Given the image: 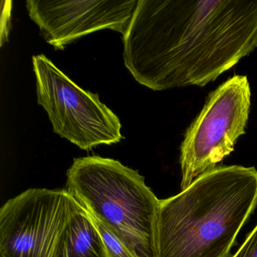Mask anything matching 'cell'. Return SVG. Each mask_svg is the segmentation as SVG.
<instances>
[{
  "mask_svg": "<svg viewBox=\"0 0 257 257\" xmlns=\"http://www.w3.org/2000/svg\"><path fill=\"white\" fill-rule=\"evenodd\" d=\"M125 67L153 91L204 86L257 48V0H139Z\"/></svg>",
  "mask_w": 257,
  "mask_h": 257,
  "instance_id": "6da1fadb",
  "label": "cell"
},
{
  "mask_svg": "<svg viewBox=\"0 0 257 257\" xmlns=\"http://www.w3.org/2000/svg\"><path fill=\"white\" fill-rule=\"evenodd\" d=\"M257 206V170L216 167L189 187L160 200L158 257H230Z\"/></svg>",
  "mask_w": 257,
  "mask_h": 257,
  "instance_id": "7a4b0ae2",
  "label": "cell"
},
{
  "mask_svg": "<svg viewBox=\"0 0 257 257\" xmlns=\"http://www.w3.org/2000/svg\"><path fill=\"white\" fill-rule=\"evenodd\" d=\"M66 186L135 257H158L160 200L138 171L109 158H78L67 171Z\"/></svg>",
  "mask_w": 257,
  "mask_h": 257,
  "instance_id": "3957f363",
  "label": "cell"
},
{
  "mask_svg": "<svg viewBox=\"0 0 257 257\" xmlns=\"http://www.w3.org/2000/svg\"><path fill=\"white\" fill-rule=\"evenodd\" d=\"M37 103L47 112L53 131L84 150L123 139L118 117L97 94L73 82L44 55L33 57Z\"/></svg>",
  "mask_w": 257,
  "mask_h": 257,
  "instance_id": "277c9868",
  "label": "cell"
},
{
  "mask_svg": "<svg viewBox=\"0 0 257 257\" xmlns=\"http://www.w3.org/2000/svg\"><path fill=\"white\" fill-rule=\"evenodd\" d=\"M250 100L246 76H233L209 94L180 147L181 190L216 168L234 150V144L245 134Z\"/></svg>",
  "mask_w": 257,
  "mask_h": 257,
  "instance_id": "5b68a950",
  "label": "cell"
},
{
  "mask_svg": "<svg viewBox=\"0 0 257 257\" xmlns=\"http://www.w3.org/2000/svg\"><path fill=\"white\" fill-rule=\"evenodd\" d=\"M64 189H29L0 209V257H59L82 208Z\"/></svg>",
  "mask_w": 257,
  "mask_h": 257,
  "instance_id": "8992f818",
  "label": "cell"
},
{
  "mask_svg": "<svg viewBox=\"0 0 257 257\" xmlns=\"http://www.w3.org/2000/svg\"><path fill=\"white\" fill-rule=\"evenodd\" d=\"M138 1L28 0L30 18L56 49L91 33L110 29L125 34Z\"/></svg>",
  "mask_w": 257,
  "mask_h": 257,
  "instance_id": "52a82bcc",
  "label": "cell"
},
{
  "mask_svg": "<svg viewBox=\"0 0 257 257\" xmlns=\"http://www.w3.org/2000/svg\"><path fill=\"white\" fill-rule=\"evenodd\" d=\"M59 257H108L101 237L83 207L69 225Z\"/></svg>",
  "mask_w": 257,
  "mask_h": 257,
  "instance_id": "ba28073f",
  "label": "cell"
},
{
  "mask_svg": "<svg viewBox=\"0 0 257 257\" xmlns=\"http://www.w3.org/2000/svg\"><path fill=\"white\" fill-rule=\"evenodd\" d=\"M89 215L104 243L108 257H135L126 245L106 225Z\"/></svg>",
  "mask_w": 257,
  "mask_h": 257,
  "instance_id": "9c48e42d",
  "label": "cell"
},
{
  "mask_svg": "<svg viewBox=\"0 0 257 257\" xmlns=\"http://www.w3.org/2000/svg\"><path fill=\"white\" fill-rule=\"evenodd\" d=\"M231 257H257V225Z\"/></svg>",
  "mask_w": 257,
  "mask_h": 257,
  "instance_id": "30bf717a",
  "label": "cell"
}]
</instances>
